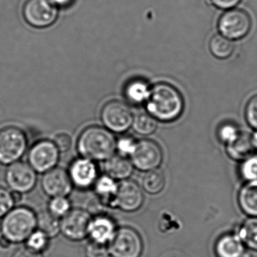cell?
Returning <instances> with one entry per match:
<instances>
[{
	"label": "cell",
	"instance_id": "10",
	"mask_svg": "<svg viewBox=\"0 0 257 257\" xmlns=\"http://www.w3.org/2000/svg\"><path fill=\"white\" fill-rule=\"evenodd\" d=\"M130 157L135 168L147 172L158 169L163 160V153L155 141L141 140L137 142L135 151Z\"/></svg>",
	"mask_w": 257,
	"mask_h": 257
},
{
	"label": "cell",
	"instance_id": "11",
	"mask_svg": "<svg viewBox=\"0 0 257 257\" xmlns=\"http://www.w3.org/2000/svg\"><path fill=\"white\" fill-rule=\"evenodd\" d=\"M91 219V215L87 210L73 209L61 218V232L68 240L81 241L88 236Z\"/></svg>",
	"mask_w": 257,
	"mask_h": 257
},
{
	"label": "cell",
	"instance_id": "19",
	"mask_svg": "<svg viewBox=\"0 0 257 257\" xmlns=\"http://www.w3.org/2000/svg\"><path fill=\"white\" fill-rule=\"evenodd\" d=\"M151 88L148 82L143 79H132L124 87V95L126 100L133 104L146 103L150 96Z\"/></svg>",
	"mask_w": 257,
	"mask_h": 257
},
{
	"label": "cell",
	"instance_id": "1",
	"mask_svg": "<svg viewBox=\"0 0 257 257\" xmlns=\"http://www.w3.org/2000/svg\"><path fill=\"white\" fill-rule=\"evenodd\" d=\"M147 112L157 121L171 122L183 113L184 100L177 88L167 82H159L151 88L146 102Z\"/></svg>",
	"mask_w": 257,
	"mask_h": 257
},
{
	"label": "cell",
	"instance_id": "33",
	"mask_svg": "<svg viewBox=\"0 0 257 257\" xmlns=\"http://www.w3.org/2000/svg\"><path fill=\"white\" fill-rule=\"evenodd\" d=\"M109 255L110 254L107 244L91 240L85 247L86 257H109Z\"/></svg>",
	"mask_w": 257,
	"mask_h": 257
},
{
	"label": "cell",
	"instance_id": "4",
	"mask_svg": "<svg viewBox=\"0 0 257 257\" xmlns=\"http://www.w3.org/2000/svg\"><path fill=\"white\" fill-rule=\"evenodd\" d=\"M28 149V138L23 131L14 126L0 131V163L10 165L19 162Z\"/></svg>",
	"mask_w": 257,
	"mask_h": 257
},
{
	"label": "cell",
	"instance_id": "22",
	"mask_svg": "<svg viewBox=\"0 0 257 257\" xmlns=\"http://www.w3.org/2000/svg\"><path fill=\"white\" fill-rule=\"evenodd\" d=\"M96 195L106 207L114 208V201L118 190V183L108 175L99 177L94 184Z\"/></svg>",
	"mask_w": 257,
	"mask_h": 257
},
{
	"label": "cell",
	"instance_id": "7",
	"mask_svg": "<svg viewBox=\"0 0 257 257\" xmlns=\"http://www.w3.org/2000/svg\"><path fill=\"white\" fill-rule=\"evenodd\" d=\"M22 13L28 25L36 28H46L56 22L58 10L52 0H27Z\"/></svg>",
	"mask_w": 257,
	"mask_h": 257
},
{
	"label": "cell",
	"instance_id": "31",
	"mask_svg": "<svg viewBox=\"0 0 257 257\" xmlns=\"http://www.w3.org/2000/svg\"><path fill=\"white\" fill-rule=\"evenodd\" d=\"M240 130L237 126L231 123H225L219 127L218 137L219 141L225 145L232 142L240 134Z\"/></svg>",
	"mask_w": 257,
	"mask_h": 257
},
{
	"label": "cell",
	"instance_id": "15",
	"mask_svg": "<svg viewBox=\"0 0 257 257\" xmlns=\"http://www.w3.org/2000/svg\"><path fill=\"white\" fill-rule=\"evenodd\" d=\"M69 175L73 186L81 189H87L94 186L97 181L98 171L94 161L86 158H79L72 162Z\"/></svg>",
	"mask_w": 257,
	"mask_h": 257
},
{
	"label": "cell",
	"instance_id": "38",
	"mask_svg": "<svg viewBox=\"0 0 257 257\" xmlns=\"http://www.w3.org/2000/svg\"><path fill=\"white\" fill-rule=\"evenodd\" d=\"M12 257H43V255L42 252H37L26 246L17 249Z\"/></svg>",
	"mask_w": 257,
	"mask_h": 257
},
{
	"label": "cell",
	"instance_id": "23",
	"mask_svg": "<svg viewBox=\"0 0 257 257\" xmlns=\"http://www.w3.org/2000/svg\"><path fill=\"white\" fill-rule=\"evenodd\" d=\"M37 229L46 234L49 238L56 237L61 232V220L49 210L37 215Z\"/></svg>",
	"mask_w": 257,
	"mask_h": 257
},
{
	"label": "cell",
	"instance_id": "17",
	"mask_svg": "<svg viewBox=\"0 0 257 257\" xmlns=\"http://www.w3.org/2000/svg\"><path fill=\"white\" fill-rule=\"evenodd\" d=\"M245 247L237 233H227L216 240L215 252L217 257H247Z\"/></svg>",
	"mask_w": 257,
	"mask_h": 257
},
{
	"label": "cell",
	"instance_id": "3",
	"mask_svg": "<svg viewBox=\"0 0 257 257\" xmlns=\"http://www.w3.org/2000/svg\"><path fill=\"white\" fill-rule=\"evenodd\" d=\"M37 228V215L26 207L12 209L0 223L2 235L12 243H22Z\"/></svg>",
	"mask_w": 257,
	"mask_h": 257
},
{
	"label": "cell",
	"instance_id": "36",
	"mask_svg": "<svg viewBox=\"0 0 257 257\" xmlns=\"http://www.w3.org/2000/svg\"><path fill=\"white\" fill-rule=\"evenodd\" d=\"M54 144L59 150L60 153L69 151L73 145V138L71 135L67 133H58L53 138Z\"/></svg>",
	"mask_w": 257,
	"mask_h": 257
},
{
	"label": "cell",
	"instance_id": "16",
	"mask_svg": "<svg viewBox=\"0 0 257 257\" xmlns=\"http://www.w3.org/2000/svg\"><path fill=\"white\" fill-rule=\"evenodd\" d=\"M116 225L112 218L106 214L97 215L91 219L88 236L92 241L107 244L116 232Z\"/></svg>",
	"mask_w": 257,
	"mask_h": 257
},
{
	"label": "cell",
	"instance_id": "40",
	"mask_svg": "<svg viewBox=\"0 0 257 257\" xmlns=\"http://www.w3.org/2000/svg\"><path fill=\"white\" fill-rule=\"evenodd\" d=\"M11 244V242L7 240L5 237H4L3 235L0 236V247L7 249V248L10 247Z\"/></svg>",
	"mask_w": 257,
	"mask_h": 257
},
{
	"label": "cell",
	"instance_id": "18",
	"mask_svg": "<svg viewBox=\"0 0 257 257\" xmlns=\"http://www.w3.org/2000/svg\"><path fill=\"white\" fill-rule=\"evenodd\" d=\"M103 168L106 175L119 181L127 180L134 171L132 161L121 155H114L105 161Z\"/></svg>",
	"mask_w": 257,
	"mask_h": 257
},
{
	"label": "cell",
	"instance_id": "24",
	"mask_svg": "<svg viewBox=\"0 0 257 257\" xmlns=\"http://www.w3.org/2000/svg\"><path fill=\"white\" fill-rule=\"evenodd\" d=\"M209 49L215 58L224 60L231 56L234 51V45L233 41L226 37L221 34H216L210 40Z\"/></svg>",
	"mask_w": 257,
	"mask_h": 257
},
{
	"label": "cell",
	"instance_id": "39",
	"mask_svg": "<svg viewBox=\"0 0 257 257\" xmlns=\"http://www.w3.org/2000/svg\"><path fill=\"white\" fill-rule=\"evenodd\" d=\"M57 7H66L71 5L73 0H52Z\"/></svg>",
	"mask_w": 257,
	"mask_h": 257
},
{
	"label": "cell",
	"instance_id": "6",
	"mask_svg": "<svg viewBox=\"0 0 257 257\" xmlns=\"http://www.w3.org/2000/svg\"><path fill=\"white\" fill-rule=\"evenodd\" d=\"M133 112L130 106L120 100H111L103 106L100 118L106 129L113 133H124L132 126Z\"/></svg>",
	"mask_w": 257,
	"mask_h": 257
},
{
	"label": "cell",
	"instance_id": "30",
	"mask_svg": "<svg viewBox=\"0 0 257 257\" xmlns=\"http://www.w3.org/2000/svg\"><path fill=\"white\" fill-rule=\"evenodd\" d=\"M49 237L40 230H36L27 240V246L37 251L42 252L47 249L49 245Z\"/></svg>",
	"mask_w": 257,
	"mask_h": 257
},
{
	"label": "cell",
	"instance_id": "26",
	"mask_svg": "<svg viewBox=\"0 0 257 257\" xmlns=\"http://www.w3.org/2000/svg\"><path fill=\"white\" fill-rule=\"evenodd\" d=\"M165 186V177L159 169L147 171L142 178V188L150 195L160 193Z\"/></svg>",
	"mask_w": 257,
	"mask_h": 257
},
{
	"label": "cell",
	"instance_id": "21",
	"mask_svg": "<svg viewBox=\"0 0 257 257\" xmlns=\"http://www.w3.org/2000/svg\"><path fill=\"white\" fill-rule=\"evenodd\" d=\"M239 206L250 217H257V183H246L239 191Z\"/></svg>",
	"mask_w": 257,
	"mask_h": 257
},
{
	"label": "cell",
	"instance_id": "27",
	"mask_svg": "<svg viewBox=\"0 0 257 257\" xmlns=\"http://www.w3.org/2000/svg\"><path fill=\"white\" fill-rule=\"evenodd\" d=\"M132 127L138 135L149 136L157 129V120L148 112H140L134 116Z\"/></svg>",
	"mask_w": 257,
	"mask_h": 257
},
{
	"label": "cell",
	"instance_id": "42",
	"mask_svg": "<svg viewBox=\"0 0 257 257\" xmlns=\"http://www.w3.org/2000/svg\"><path fill=\"white\" fill-rule=\"evenodd\" d=\"M251 141L254 150H257V131L251 135Z\"/></svg>",
	"mask_w": 257,
	"mask_h": 257
},
{
	"label": "cell",
	"instance_id": "28",
	"mask_svg": "<svg viewBox=\"0 0 257 257\" xmlns=\"http://www.w3.org/2000/svg\"><path fill=\"white\" fill-rule=\"evenodd\" d=\"M240 173L247 183H257V154L251 155L242 161Z\"/></svg>",
	"mask_w": 257,
	"mask_h": 257
},
{
	"label": "cell",
	"instance_id": "8",
	"mask_svg": "<svg viewBox=\"0 0 257 257\" xmlns=\"http://www.w3.org/2000/svg\"><path fill=\"white\" fill-rule=\"evenodd\" d=\"M108 247L112 257H140L144 245L136 230L131 227H121L116 230Z\"/></svg>",
	"mask_w": 257,
	"mask_h": 257
},
{
	"label": "cell",
	"instance_id": "34",
	"mask_svg": "<svg viewBox=\"0 0 257 257\" xmlns=\"http://www.w3.org/2000/svg\"><path fill=\"white\" fill-rule=\"evenodd\" d=\"M15 204L11 192L0 186V218H4L13 209Z\"/></svg>",
	"mask_w": 257,
	"mask_h": 257
},
{
	"label": "cell",
	"instance_id": "41",
	"mask_svg": "<svg viewBox=\"0 0 257 257\" xmlns=\"http://www.w3.org/2000/svg\"><path fill=\"white\" fill-rule=\"evenodd\" d=\"M11 193L15 203H20L22 199H23V194L21 193V192L13 191V192H11Z\"/></svg>",
	"mask_w": 257,
	"mask_h": 257
},
{
	"label": "cell",
	"instance_id": "25",
	"mask_svg": "<svg viewBox=\"0 0 257 257\" xmlns=\"http://www.w3.org/2000/svg\"><path fill=\"white\" fill-rule=\"evenodd\" d=\"M245 246L257 252V217L246 219L237 233Z\"/></svg>",
	"mask_w": 257,
	"mask_h": 257
},
{
	"label": "cell",
	"instance_id": "2",
	"mask_svg": "<svg viewBox=\"0 0 257 257\" xmlns=\"http://www.w3.org/2000/svg\"><path fill=\"white\" fill-rule=\"evenodd\" d=\"M116 142L112 132L106 127L90 126L79 135L77 150L82 157L105 162L115 155Z\"/></svg>",
	"mask_w": 257,
	"mask_h": 257
},
{
	"label": "cell",
	"instance_id": "37",
	"mask_svg": "<svg viewBox=\"0 0 257 257\" xmlns=\"http://www.w3.org/2000/svg\"><path fill=\"white\" fill-rule=\"evenodd\" d=\"M242 0H211L212 4L219 10H229L237 7Z\"/></svg>",
	"mask_w": 257,
	"mask_h": 257
},
{
	"label": "cell",
	"instance_id": "13",
	"mask_svg": "<svg viewBox=\"0 0 257 257\" xmlns=\"http://www.w3.org/2000/svg\"><path fill=\"white\" fill-rule=\"evenodd\" d=\"M144 201V193L138 183L128 180L118 183L114 208L124 212H135L142 207Z\"/></svg>",
	"mask_w": 257,
	"mask_h": 257
},
{
	"label": "cell",
	"instance_id": "43",
	"mask_svg": "<svg viewBox=\"0 0 257 257\" xmlns=\"http://www.w3.org/2000/svg\"><path fill=\"white\" fill-rule=\"evenodd\" d=\"M171 257H176V256H171Z\"/></svg>",
	"mask_w": 257,
	"mask_h": 257
},
{
	"label": "cell",
	"instance_id": "5",
	"mask_svg": "<svg viewBox=\"0 0 257 257\" xmlns=\"http://www.w3.org/2000/svg\"><path fill=\"white\" fill-rule=\"evenodd\" d=\"M252 28V19L249 13L240 9L227 10L218 21V30L221 35L231 41L246 37Z\"/></svg>",
	"mask_w": 257,
	"mask_h": 257
},
{
	"label": "cell",
	"instance_id": "12",
	"mask_svg": "<svg viewBox=\"0 0 257 257\" xmlns=\"http://www.w3.org/2000/svg\"><path fill=\"white\" fill-rule=\"evenodd\" d=\"M6 181L14 192L28 193L37 184V171L30 164L19 161L9 166L6 172Z\"/></svg>",
	"mask_w": 257,
	"mask_h": 257
},
{
	"label": "cell",
	"instance_id": "14",
	"mask_svg": "<svg viewBox=\"0 0 257 257\" xmlns=\"http://www.w3.org/2000/svg\"><path fill=\"white\" fill-rule=\"evenodd\" d=\"M41 186L43 192L52 198L68 196L73 187L69 173L61 168H55L45 173Z\"/></svg>",
	"mask_w": 257,
	"mask_h": 257
},
{
	"label": "cell",
	"instance_id": "35",
	"mask_svg": "<svg viewBox=\"0 0 257 257\" xmlns=\"http://www.w3.org/2000/svg\"><path fill=\"white\" fill-rule=\"evenodd\" d=\"M138 141H135L132 137H122L116 142V150L119 152V155L126 157L135 151Z\"/></svg>",
	"mask_w": 257,
	"mask_h": 257
},
{
	"label": "cell",
	"instance_id": "9",
	"mask_svg": "<svg viewBox=\"0 0 257 257\" xmlns=\"http://www.w3.org/2000/svg\"><path fill=\"white\" fill-rule=\"evenodd\" d=\"M59 159V150L53 141L48 140L36 143L28 154L30 165L40 174H45L56 168Z\"/></svg>",
	"mask_w": 257,
	"mask_h": 257
},
{
	"label": "cell",
	"instance_id": "20",
	"mask_svg": "<svg viewBox=\"0 0 257 257\" xmlns=\"http://www.w3.org/2000/svg\"><path fill=\"white\" fill-rule=\"evenodd\" d=\"M225 146L228 156L237 161L244 160L252 155L254 150L251 141V135L246 132H240L234 141Z\"/></svg>",
	"mask_w": 257,
	"mask_h": 257
},
{
	"label": "cell",
	"instance_id": "32",
	"mask_svg": "<svg viewBox=\"0 0 257 257\" xmlns=\"http://www.w3.org/2000/svg\"><path fill=\"white\" fill-rule=\"evenodd\" d=\"M245 118L248 124L257 131V94L251 97L246 103Z\"/></svg>",
	"mask_w": 257,
	"mask_h": 257
},
{
	"label": "cell",
	"instance_id": "29",
	"mask_svg": "<svg viewBox=\"0 0 257 257\" xmlns=\"http://www.w3.org/2000/svg\"><path fill=\"white\" fill-rule=\"evenodd\" d=\"M48 210L60 219L71 210V204L67 197H55L49 201Z\"/></svg>",
	"mask_w": 257,
	"mask_h": 257
}]
</instances>
